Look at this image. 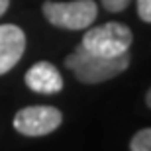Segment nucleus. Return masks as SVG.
<instances>
[{
  "mask_svg": "<svg viewBox=\"0 0 151 151\" xmlns=\"http://www.w3.org/2000/svg\"><path fill=\"white\" fill-rule=\"evenodd\" d=\"M65 67L73 71V75L81 83L98 84L122 75L129 67V53H124L118 57H102L94 55V53L86 51L83 45H78L71 55H67Z\"/></svg>",
  "mask_w": 151,
  "mask_h": 151,
  "instance_id": "nucleus-1",
  "label": "nucleus"
},
{
  "mask_svg": "<svg viewBox=\"0 0 151 151\" xmlns=\"http://www.w3.org/2000/svg\"><path fill=\"white\" fill-rule=\"evenodd\" d=\"M132 39H134V35L128 26L120 22H108L102 26H96V28H90L84 34L81 45L94 55L118 57L129 51Z\"/></svg>",
  "mask_w": 151,
  "mask_h": 151,
  "instance_id": "nucleus-2",
  "label": "nucleus"
},
{
  "mask_svg": "<svg viewBox=\"0 0 151 151\" xmlns=\"http://www.w3.org/2000/svg\"><path fill=\"white\" fill-rule=\"evenodd\" d=\"M43 16L47 22L61 29H86L98 16L94 0H71V2H43Z\"/></svg>",
  "mask_w": 151,
  "mask_h": 151,
  "instance_id": "nucleus-3",
  "label": "nucleus"
},
{
  "mask_svg": "<svg viewBox=\"0 0 151 151\" xmlns=\"http://www.w3.org/2000/svg\"><path fill=\"white\" fill-rule=\"evenodd\" d=\"M63 122L61 110L55 106H28L14 116V128L28 137H41L55 132Z\"/></svg>",
  "mask_w": 151,
  "mask_h": 151,
  "instance_id": "nucleus-4",
  "label": "nucleus"
},
{
  "mask_svg": "<svg viewBox=\"0 0 151 151\" xmlns=\"http://www.w3.org/2000/svg\"><path fill=\"white\" fill-rule=\"evenodd\" d=\"M26 51V34L22 28L14 24H2L0 26V75L18 65Z\"/></svg>",
  "mask_w": 151,
  "mask_h": 151,
  "instance_id": "nucleus-5",
  "label": "nucleus"
},
{
  "mask_svg": "<svg viewBox=\"0 0 151 151\" xmlns=\"http://www.w3.org/2000/svg\"><path fill=\"white\" fill-rule=\"evenodd\" d=\"M24 81L28 84V88L37 92V94H55L63 88L61 73L49 61H39L34 67H29Z\"/></svg>",
  "mask_w": 151,
  "mask_h": 151,
  "instance_id": "nucleus-6",
  "label": "nucleus"
},
{
  "mask_svg": "<svg viewBox=\"0 0 151 151\" xmlns=\"http://www.w3.org/2000/svg\"><path fill=\"white\" fill-rule=\"evenodd\" d=\"M129 151H151V129L143 128L132 137Z\"/></svg>",
  "mask_w": 151,
  "mask_h": 151,
  "instance_id": "nucleus-7",
  "label": "nucleus"
},
{
  "mask_svg": "<svg viewBox=\"0 0 151 151\" xmlns=\"http://www.w3.org/2000/svg\"><path fill=\"white\" fill-rule=\"evenodd\" d=\"M129 2H132V0H102V6H104V8H106L108 12L116 14V12L126 10Z\"/></svg>",
  "mask_w": 151,
  "mask_h": 151,
  "instance_id": "nucleus-8",
  "label": "nucleus"
},
{
  "mask_svg": "<svg viewBox=\"0 0 151 151\" xmlns=\"http://www.w3.org/2000/svg\"><path fill=\"white\" fill-rule=\"evenodd\" d=\"M137 16L145 24L151 22V0H137Z\"/></svg>",
  "mask_w": 151,
  "mask_h": 151,
  "instance_id": "nucleus-9",
  "label": "nucleus"
},
{
  "mask_svg": "<svg viewBox=\"0 0 151 151\" xmlns=\"http://www.w3.org/2000/svg\"><path fill=\"white\" fill-rule=\"evenodd\" d=\"M8 4H10V0H0V18L6 14V10H8Z\"/></svg>",
  "mask_w": 151,
  "mask_h": 151,
  "instance_id": "nucleus-10",
  "label": "nucleus"
}]
</instances>
